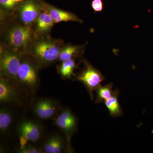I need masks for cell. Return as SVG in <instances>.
I'll return each mask as SVG.
<instances>
[{
	"label": "cell",
	"instance_id": "cell-9",
	"mask_svg": "<svg viewBox=\"0 0 153 153\" xmlns=\"http://www.w3.org/2000/svg\"><path fill=\"white\" fill-rule=\"evenodd\" d=\"M59 104L56 100L49 98H42L36 101L33 110L37 117L41 120L52 118L59 111Z\"/></svg>",
	"mask_w": 153,
	"mask_h": 153
},
{
	"label": "cell",
	"instance_id": "cell-1",
	"mask_svg": "<svg viewBox=\"0 0 153 153\" xmlns=\"http://www.w3.org/2000/svg\"><path fill=\"white\" fill-rule=\"evenodd\" d=\"M36 33L31 25L23 23L11 26L5 34L7 48L23 54L27 52L34 42Z\"/></svg>",
	"mask_w": 153,
	"mask_h": 153
},
{
	"label": "cell",
	"instance_id": "cell-19",
	"mask_svg": "<svg viewBox=\"0 0 153 153\" xmlns=\"http://www.w3.org/2000/svg\"><path fill=\"white\" fill-rule=\"evenodd\" d=\"M20 3L13 0H0L1 9L5 11H12L17 9Z\"/></svg>",
	"mask_w": 153,
	"mask_h": 153
},
{
	"label": "cell",
	"instance_id": "cell-18",
	"mask_svg": "<svg viewBox=\"0 0 153 153\" xmlns=\"http://www.w3.org/2000/svg\"><path fill=\"white\" fill-rule=\"evenodd\" d=\"M76 67L74 59L63 61L59 67V73L64 79H69L74 75V71Z\"/></svg>",
	"mask_w": 153,
	"mask_h": 153
},
{
	"label": "cell",
	"instance_id": "cell-17",
	"mask_svg": "<svg viewBox=\"0 0 153 153\" xmlns=\"http://www.w3.org/2000/svg\"><path fill=\"white\" fill-rule=\"evenodd\" d=\"M96 92L97 96L95 103H100L111 98L114 94L115 90H113V84L110 83L106 85H101L96 90Z\"/></svg>",
	"mask_w": 153,
	"mask_h": 153
},
{
	"label": "cell",
	"instance_id": "cell-4",
	"mask_svg": "<svg viewBox=\"0 0 153 153\" xmlns=\"http://www.w3.org/2000/svg\"><path fill=\"white\" fill-rule=\"evenodd\" d=\"M84 69L76 75V79L85 86L90 95L91 98L93 100L94 95V91L101 86L102 82L105 80L104 76L98 69L94 68L88 61H85Z\"/></svg>",
	"mask_w": 153,
	"mask_h": 153
},
{
	"label": "cell",
	"instance_id": "cell-15",
	"mask_svg": "<svg viewBox=\"0 0 153 153\" xmlns=\"http://www.w3.org/2000/svg\"><path fill=\"white\" fill-rule=\"evenodd\" d=\"M119 91L115 90L112 97L104 102L110 115L112 117H120L123 114V111L119 102Z\"/></svg>",
	"mask_w": 153,
	"mask_h": 153
},
{
	"label": "cell",
	"instance_id": "cell-16",
	"mask_svg": "<svg viewBox=\"0 0 153 153\" xmlns=\"http://www.w3.org/2000/svg\"><path fill=\"white\" fill-rule=\"evenodd\" d=\"M13 114L10 110L7 107L0 109V131L1 134H5L13 121Z\"/></svg>",
	"mask_w": 153,
	"mask_h": 153
},
{
	"label": "cell",
	"instance_id": "cell-7",
	"mask_svg": "<svg viewBox=\"0 0 153 153\" xmlns=\"http://www.w3.org/2000/svg\"><path fill=\"white\" fill-rule=\"evenodd\" d=\"M20 148L27 144L29 141L36 142L41 137V128L39 124L35 121L25 120L19 125Z\"/></svg>",
	"mask_w": 153,
	"mask_h": 153
},
{
	"label": "cell",
	"instance_id": "cell-22",
	"mask_svg": "<svg viewBox=\"0 0 153 153\" xmlns=\"http://www.w3.org/2000/svg\"><path fill=\"white\" fill-rule=\"evenodd\" d=\"M17 2L20 3L21 2L23 1L24 0H13Z\"/></svg>",
	"mask_w": 153,
	"mask_h": 153
},
{
	"label": "cell",
	"instance_id": "cell-8",
	"mask_svg": "<svg viewBox=\"0 0 153 153\" xmlns=\"http://www.w3.org/2000/svg\"><path fill=\"white\" fill-rule=\"evenodd\" d=\"M77 122L76 116L68 108L61 110L55 119V125L65 134L68 144L71 137L76 131Z\"/></svg>",
	"mask_w": 153,
	"mask_h": 153
},
{
	"label": "cell",
	"instance_id": "cell-2",
	"mask_svg": "<svg viewBox=\"0 0 153 153\" xmlns=\"http://www.w3.org/2000/svg\"><path fill=\"white\" fill-rule=\"evenodd\" d=\"M63 48V42L60 40L42 38L34 41L30 50L36 62L41 65H47L59 59Z\"/></svg>",
	"mask_w": 153,
	"mask_h": 153
},
{
	"label": "cell",
	"instance_id": "cell-5",
	"mask_svg": "<svg viewBox=\"0 0 153 153\" xmlns=\"http://www.w3.org/2000/svg\"><path fill=\"white\" fill-rule=\"evenodd\" d=\"M17 80L29 89L35 90L38 82L36 63L30 59H22L17 74Z\"/></svg>",
	"mask_w": 153,
	"mask_h": 153
},
{
	"label": "cell",
	"instance_id": "cell-20",
	"mask_svg": "<svg viewBox=\"0 0 153 153\" xmlns=\"http://www.w3.org/2000/svg\"><path fill=\"white\" fill-rule=\"evenodd\" d=\"M17 152L19 153H41L44 151L37 147L27 144L23 147L20 148Z\"/></svg>",
	"mask_w": 153,
	"mask_h": 153
},
{
	"label": "cell",
	"instance_id": "cell-21",
	"mask_svg": "<svg viewBox=\"0 0 153 153\" xmlns=\"http://www.w3.org/2000/svg\"><path fill=\"white\" fill-rule=\"evenodd\" d=\"M91 7L95 13L101 12L104 9V4L102 0H92Z\"/></svg>",
	"mask_w": 153,
	"mask_h": 153
},
{
	"label": "cell",
	"instance_id": "cell-10",
	"mask_svg": "<svg viewBox=\"0 0 153 153\" xmlns=\"http://www.w3.org/2000/svg\"><path fill=\"white\" fill-rule=\"evenodd\" d=\"M43 10L51 16L55 23L61 22H75L82 23L83 21L75 14L58 9L43 1Z\"/></svg>",
	"mask_w": 153,
	"mask_h": 153
},
{
	"label": "cell",
	"instance_id": "cell-6",
	"mask_svg": "<svg viewBox=\"0 0 153 153\" xmlns=\"http://www.w3.org/2000/svg\"><path fill=\"white\" fill-rule=\"evenodd\" d=\"M43 0H24L17 8L19 18L23 24L32 25L43 10Z\"/></svg>",
	"mask_w": 153,
	"mask_h": 153
},
{
	"label": "cell",
	"instance_id": "cell-12",
	"mask_svg": "<svg viewBox=\"0 0 153 153\" xmlns=\"http://www.w3.org/2000/svg\"><path fill=\"white\" fill-rule=\"evenodd\" d=\"M35 23L36 33L43 35L49 33L55 23L49 14L43 10L38 16Z\"/></svg>",
	"mask_w": 153,
	"mask_h": 153
},
{
	"label": "cell",
	"instance_id": "cell-14",
	"mask_svg": "<svg viewBox=\"0 0 153 153\" xmlns=\"http://www.w3.org/2000/svg\"><path fill=\"white\" fill-rule=\"evenodd\" d=\"M84 46H75V45H67L63 47L60 52L59 59L60 61L74 59L75 57L80 56L83 52Z\"/></svg>",
	"mask_w": 153,
	"mask_h": 153
},
{
	"label": "cell",
	"instance_id": "cell-11",
	"mask_svg": "<svg viewBox=\"0 0 153 153\" xmlns=\"http://www.w3.org/2000/svg\"><path fill=\"white\" fill-rule=\"evenodd\" d=\"M16 98V93L13 86L9 79L1 76L0 79V102L10 103Z\"/></svg>",
	"mask_w": 153,
	"mask_h": 153
},
{
	"label": "cell",
	"instance_id": "cell-3",
	"mask_svg": "<svg viewBox=\"0 0 153 153\" xmlns=\"http://www.w3.org/2000/svg\"><path fill=\"white\" fill-rule=\"evenodd\" d=\"M22 54L8 49H1L0 71L3 77L17 80L18 71L22 60Z\"/></svg>",
	"mask_w": 153,
	"mask_h": 153
},
{
	"label": "cell",
	"instance_id": "cell-13",
	"mask_svg": "<svg viewBox=\"0 0 153 153\" xmlns=\"http://www.w3.org/2000/svg\"><path fill=\"white\" fill-rule=\"evenodd\" d=\"M65 149L63 138L58 134L49 137L43 145V150L46 153H60Z\"/></svg>",
	"mask_w": 153,
	"mask_h": 153
}]
</instances>
